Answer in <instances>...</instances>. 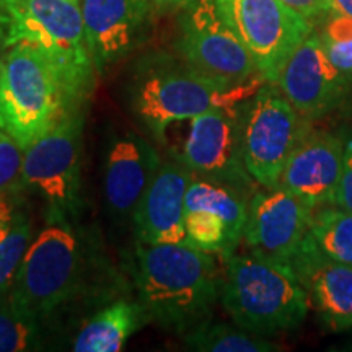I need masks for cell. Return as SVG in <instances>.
Instances as JSON below:
<instances>
[{"label":"cell","instance_id":"6da1fadb","mask_svg":"<svg viewBox=\"0 0 352 352\" xmlns=\"http://www.w3.org/2000/svg\"><path fill=\"white\" fill-rule=\"evenodd\" d=\"M134 279L151 320L186 333L208 320L220 297L212 253L184 243H138Z\"/></svg>","mask_w":352,"mask_h":352},{"label":"cell","instance_id":"7a4b0ae2","mask_svg":"<svg viewBox=\"0 0 352 352\" xmlns=\"http://www.w3.org/2000/svg\"><path fill=\"white\" fill-rule=\"evenodd\" d=\"M0 41L36 46L54 65L67 111L83 109L95 88L80 0H0Z\"/></svg>","mask_w":352,"mask_h":352},{"label":"cell","instance_id":"3957f363","mask_svg":"<svg viewBox=\"0 0 352 352\" xmlns=\"http://www.w3.org/2000/svg\"><path fill=\"white\" fill-rule=\"evenodd\" d=\"M264 82L228 87L197 72L182 57L152 54L139 64L131 82V108L153 138L165 144L171 126L212 108L245 103Z\"/></svg>","mask_w":352,"mask_h":352},{"label":"cell","instance_id":"277c9868","mask_svg":"<svg viewBox=\"0 0 352 352\" xmlns=\"http://www.w3.org/2000/svg\"><path fill=\"white\" fill-rule=\"evenodd\" d=\"M220 300L236 327L259 336L300 327L310 307L290 267L253 253L227 258Z\"/></svg>","mask_w":352,"mask_h":352},{"label":"cell","instance_id":"5b68a950","mask_svg":"<svg viewBox=\"0 0 352 352\" xmlns=\"http://www.w3.org/2000/svg\"><path fill=\"white\" fill-rule=\"evenodd\" d=\"M83 276V250L70 214L47 208L46 222L26 252L7 302L46 320L77 294Z\"/></svg>","mask_w":352,"mask_h":352},{"label":"cell","instance_id":"8992f818","mask_svg":"<svg viewBox=\"0 0 352 352\" xmlns=\"http://www.w3.org/2000/svg\"><path fill=\"white\" fill-rule=\"evenodd\" d=\"M67 113L54 65L30 43L8 47L0 76V129L23 151Z\"/></svg>","mask_w":352,"mask_h":352},{"label":"cell","instance_id":"52a82bcc","mask_svg":"<svg viewBox=\"0 0 352 352\" xmlns=\"http://www.w3.org/2000/svg\"><path fill=\"white\" fill-rule=\"evenodd\" d=\"M243 157L259 186L277 188L289 157L311 129L277 85L264 82L243 104Z\"/></svg>","mask_w":352,"mask_h":352},{"label":"cell","instance_id":"ba28073f","mask_svg":"<svg viewBox=\"0 0 352 352\" xmlns=\"http://www.w3.org/2000/svg\"><path fill=\"white\" fill-rule=\"evenodd\" d=\"M178 52L197 72L228 87L264 80L243 43L223 19L217 0H196L184 8Z\"/></svg>","mask_w":352,"mask_h":352},{"label":"cell","instance_id":"9c48e42d","mask_svg":"<svg viewBox=\"0 0 352 352\" xmlns=\"http://www.w3.org/2000/svg\"><path fill=\"white\" fill-rule=\"evenodd\" d=\"M243 104L212 108L189 120L188 134L175 160L186 165L196 178L226 184L246 196L256 192L258 183L243 157Z\"/></svg>","mask_w":352,"mask_h":352},{"label":"cell","instance_id":"30bf717a","mask_svg":"<svg viewBox=\"0 0 352 352\" xmlns=\"http://www.w3.org/2000/svg\"><path fill=\"white\" fill-rule=\"evenodd\" d=\"M223 19L252 56L258 72L277 83L280 70L315 26L283 0H217Z\"/></svg>","mask_w":352,"mask_h":352},{"label":"cell","instance_id":"8fae6325","mask_svg":"<svg viewBox=\"0 0 352 352\" xmlns=\"http://www.w3.org/2000/svg\"><path fill=\"white\" fill-rule=\"evenodd\" d=\"M85 111H67L46 134L23 151L21 183L47 208L74 214L80 202V160Z\"/></svg>","mask_w":352,"mask_h":352},{"label":"cell","instance_id":"7c38bea8","mask_svg":"<svg viewBox=\"0 0 352 352\" xmlns=\"http://www.w3.org/2000/svg\"><path fill=\"white\" fill-rule=\"evenodd\" d=\"M276 85L302 118L315 121L344 103L352 77L329 60L314 28L289 57Z\"/></svg>","mask_w":352,"mask_h":352},{"label":"cell","instance_id":"4fadbf2b","mask_svg":"<svg viewBox=\"0 0 352 352\" xmlns=\"http://www.w3.org/2000/svg\"><path fill=\"white\" fill-rule=\"evenodd\" d=\"M314 209L283 188H264L248 199L243 239L253 254L290 267L310 228Z\"/></svg>","mask_w":352,"mask_h":352},{"label":"cell","instance_id":"5bb4252c","mask_svg":"<svg viewBox=\"0 0 352 352\" xmlns=\"http://www.w3.org/2000/svg\"><path fill=\"white\" fill-rule=\"evenodd\" d=\"M246 215L248 201L243 192L195 176L184 201L186 241L227 259L243 239Z\"/></svg>","mask_w":352,"mask_h":352},{"label":"cell","instance_id":"9a60e30c","mask_svg":"<svg viewBox=\"0 0 352 352\" xmlns=\"http://www.w3.org/2000/svg\"><path fill=\"white\" fill-rule=\"evenodd\" d=\"M80 8L98 76L144 41L153 10L148 0H80Z\"/></svg>","mask_w":352,"mask_h":352},{"label":"cell","instance_id":"2e32d148","mask_svg":"<svg viewBox=\"0 0 352 352\" xmlns=\"http://www.w3.org/2000/svg\"><path fill=\"white\" fill-rule=\"evenodd\" d=\"M344 138L310 129L289 157L279 188L292 192L311 209L336 202L341 179Z\"/></svg>","mask_w":352,"mask_h":352},{"label":"cell","instance_id":"e0dca14e","mask_svg":"<svg viewBox=\"0 0 352 352\" xmlns=\"http://www.w3.org/2000/svg\"><path fill=\"white\" fill-rule=\"evenodd\" d=\"M162 165L160 153L151 140L135 132L114 138L107 148L103 168L104 201L114 217L132 220Z\"/></svg>","mask_w":352,"mask_h":352},{"label":"cell","instance_id":"ac0fdd59","mask_svg":"<svg viewBox=\"0 0 352 352\" xmlns=\"http://www.w3.org/2000/svg\"><path fill=\"white\" fill-rule=\"evenodd\" d=\"M195 173L179 160L162 162L132 215L138 243H184V201ZM188 243V241H186Z\"/></svg>","mask_w":352,"mask_h":352},{"label":"cell","instance_id":"d6986e66","mask_svg":"<svg viewBox=\"0 0 352 352\" xmlns=\"http://www.w3.org/2000/svg\"><path fill=\"white\" fill-rule=\"evenodd\" d=\"M290 270L305 289L308 303L334 331L352 328V266L333 261L307 233Z\"/></svg>","mask_w":352,"mask_h":352},{"label":"cell","instance_id":"ffe728a7","mask_svg":"<svg viewBox=\"0 0 352 352\" xmlns=\"http://www.w3.org/2000/svg\"><path fill=\"white\" fill-rule=\"evenodd\" d=\"M151 320L142 303L126 300L113 302L91 316L74 340L76 352H118Z\"/></svg>","mask_w":352,"mask_h":352},{"label":"cell","instance_id":"44dd1931","mask_svg":"<svg viewBox=\"0 0 352 352\" xmlns=\"http://www.w3.org/2000/svg\"><path fill=\"white\" fill-rule=\"evenodd\" d=\"M308 233L324 256L352 266V212L336 204L314 209Z\"/></svg>","mask_w":352,"mask_h":352},{"label":"cell","instance_id":"7402d4cb","mask_svg":"<svg viewBox=\"0 0 352 352\" xmlns=\"http://www.w3.org/2000/svg\"><path fill=\"white\" fill-rule=\"evenodd\" d=\"M184 344L199 352H271L277 347L264 336L233 328L223 323L201 321L186 331Z\"/></svg>","mask_w":352,"mask_h":352},{"label":"cell","instance_id":"603a6c76","mask_svg":"<svg viewBox=\"0 0 352 352\" xmlns=\"http://www.w3.org/2000/svg\"><path fill=\"white\" fill-rule=\"evenodd\" d=\"M41 321L15 310L7 298L0 300V352L44 349Z\"/></svg>","mask_w":352,"mask_h":352},{"label":"cell","instance_id":"cb8c5ba5","mask_svg":"<svg viewBox=\"0 0 352 352\" xmlns=\"http://www.w3.org/2000/svg\"><path fill=\"white\" fill-rule=\"evenodd\" d=\"M33 239L32 222L26 214L19 210L10 230L0 240V300L7 298Z\"/></svg>","mask_w":352,"mask_h":352},{"label":"cell","instance_id":"d4e9b609","mask_svg":"<svg viewBox=\"0 0 352 352\" xmlns=\"http://www.w3.org/2000/svg\"><path fill=\"white\" fill-rule=\"evenodd\" d=\"M23 148L0 129V192L15 191L21 183Z\"/></svg>","mask_w":352,"mask_h":352},{"label":"cell","instance_id":"484cf974","mask_svg":"<svg viewBox=\"0 0 352 352\" xmlns=\"http://www.w3.org/2000/svg\"><path fill=\"white\" fill-rule=\"evenodd\" d=\"M334 204L352 212V131L347 132L344 138L341 179L340 186H338L336 202Z\"/></svg>","mask_w":352,"mask_h":352},{"label":"cell","instance_id":"4316f807","mask_svg":"<svg viewBox=\"0 0 352 352\" xmlns=\"http://www.w3.org/2000/svg\"><path fill=\"white\" fill-rule=\"evenodd\" d=\"M283 2L300 13L314 26H318L333 12L331 0H283Z\"/></svg>","mask_w":352,"mask_h":352},{"label":"cell","instance_id":"83f0119b","mask_svg":"<svg viewBox=\"0 0 352 352\" xmlns=\"http://www.w3.org/2000/svg\"><path fill=\"white\" fill-rule=\"evenodd\" d=\"M320 34V33H318ZM321 44H323L324 52L329 57V60L336 65L341 72L347 74L352 77V38L342 39V41H333L320 36Z\"/></svg>","mask_w":352,"mask_h":352},{"label":"cell","instance_id":"f1b7e54d","mask_svg":"<svg viewBox=\"0 0 352 352\" xmlns=\"http://www.w3.org/2000/svg\"><path fill=\"white\" fill-rule=\"evenodd\" d=\"M16 212H19V199L13 191L0 192V240L10 230Z\"/></svg>","mask_w":352,"mask_h":352},{"label":"cell","instance_id":"f546056e","mask_svg":"<svg viewBox=\"0 0 352 352\" xmlns=\"http://www.w3.org/2000/svg\"><path fill=\"white\" fill-rule=\"evenodd\" d=\"M151 6L157 10L162 12H176V10H184L191 3H195L196 0H148Z\"/></svg>","mask_w":352,"mask_h":352},{"label":"cell","instance_id":"4dcf8cb0","mask_svg":"<svg viewBox=\"0 0 352 352\" xmlns=\"http://www.w3.org/2000/svg\"><path fill=\"white\" fill-rule=\"evenodd\" d=\"M333 12L341 13V15L351 16L352 19V0H331Z\"/></svg>","mask_w":352,"mask_h":352},{"label":"cell","instance_id":"1f68e13d","mask_svg":"<svg viewBox=\"0 0 352 352\" xmlns=\"http://www.w3.org/2000/svg\"><path fill=\"white\" fill-rule=\"evenodd\" d=\"M7 47L3 46V43L0 41V76H2V69H3V60H6V51Z\"/></svg>","mask_w":352,"mask_h":352}]
</instances>
